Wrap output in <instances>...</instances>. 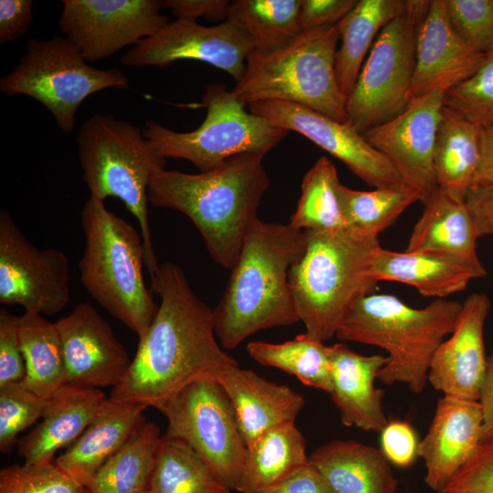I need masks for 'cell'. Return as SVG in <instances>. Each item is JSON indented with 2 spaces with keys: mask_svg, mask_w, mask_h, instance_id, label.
<instances>
[{
  "mask_svg": "<svg viewBox=\"0 0 493 493\" xmlns=\"http://www.w3.org/2000/svg\"><path fill=\"white\" fill-rule=\"evenodd\" d=\"M151 290L160 296L158 311L110 397L160 410L188 384L218 381L238 363L217 342L213 310L196 296L180 267L160 265Z\"/></svg>",
  "mask_w": 493,
  "mask_h": 493,
  "instance_id": "obj_1",
  "label": "cell"
},
{
  "mask_svg": "<svg viewBox=\"0 0 493 493\" xmlns=\"http://www.w3.org/2000/svg\"><path fill=\"white\" fill-rule=\"evenodd\" d=\"M266 155L244 153L198 173L159 169L148 188L149 203L185 215L201 234L209 255L232 269L251 225L258 218L269 178Z\"/></svg>",
  "mask_w": 493,
  "mask_h": 493,
  "instance_id": "obj_2",
  "label": "cell"
},
{
  "mask_svg": "<svg viewBox=\"0 0 493 493\" xmlns=\"http://www.w3.org/2000/svg\"><path fill=\"white\" fill-rule=\"evenodd\" d=\"M306 248L305 231L257 218L248 229L226 291L213 310L215 336L234 350L254 333L299 321L288 272Z\"/></svg>",
  "mask_w": 493,
  "mask_h": 493,
  "instance_id": "obj_3",
  "label": "cell"
},
{
  "mask_svg": "<svg viewBox=\"0 0 493 493\" xmlns=\"http://www.w3.org/2000/svg\"><path fill=\"white\" fill-rule=\"evenodd\" d=\"M306 248L288 283L306 334L320 341L336 335L353 304L373 293L370 261L379 238L359 231L305 230Z\"/></svg>",
  "mask_w": 493,
  "mask_h": 493,
  "instance_id": "obj_4",
  "label": "cell"
},
{
  "mask_svg": "<svg viewBox=\"0 0 493 493\" xmlns=\"http://www.w3.org/2000/svg\"><path fill=\"white\" fill-rule=\"evenodd\" d=\"M461 309L462 303L446 299L414 309L394 295L372 293L353 304L336 337L385 350L389 362L377 379L386 385L404 383L419 393L434 354L453 332Z\"/></svg>",
  "mask_w": 493,
  "mask_h": 493,
  "instance_id": "obj_5",
  "label": "cell"
},
{
  "mask_svg": "<svg viewBox=\"0 0 493 493\" xmlns=\"http://www.w3.org/2000/svg\"><path fill=\"white\" fill-rule=\"evenodd\" d=\"M85 245L79 263L88 293L110 315L142 338L158 311L143 278L142 236L92 195L81 210Z\"/></svg>",
  "mask_w": 493,
  "mask_h": 493,
  "instance_id": "obj_6",
  "label": "cell"
},
{
  "mask_svg": "<svg viewBox=\"0 0 493 493\" xmlns=\"http://www.w3.org/2000/svg\"><path fill=\"white\" fill-rule=\"evenodd\" d=\"M337 25L301 32L270 52L253 50L232 92L245 104L261 100L297 103L348 122L346 97L335 73Z\"/></svg>",
  "mask_w": 493,
  "mask_h": 493,
  "instance_id": "obj_7",
  "label": "cell"
},
{
  "mask_svg": "<svg viewBox=\"0 0 493 493\" xmlns=\"http://www.w3.org/2000/svg\"><path fill=\"white\" fill-rule=\"evenodd\" d=\"M78 153L90 195L104 201L117 197L136 218L153 280L160 270L152 241L148 188L152 174L165 166L144 138L142 130L111 114L96 113L79 127Z\"/></svg>",
  "mask_w": 493,
  "mask_h": 493,
  "instance_id": "obj_8",
  "label": "cell"
},
{
  "mask_svg": "<svg viewBox=\"0 0 493 493\" xmlns=\"http://www.w3.org/2000/svg\"><path fill=\"white\" fill-rule=\"evenodd\" d=\"M202 104L206 109V116L192 131L177 132L156 121H145L143 136L159 156L184 159L200 172H205L236 155H266L288 133L246 110L247 105L224 84H209Z\"/></svg>",
  "mask_w": 493,
  "mask_h": 493,
  "instance_id": "obj_9",
  "label": "cell"
},
{
  "mask_svg": "<svg viewBox=\"0 0 493 493\" xmlns=\"http://www.w3.org/2000/svg\"><path fill=\"white\" fill-rule=\"evenodd\" d=\"M19 63L0 79V90L22 94L45 106L66 134L75 129L76 114L90 95L105 89H130L127 75L118 68L90 66L79 48L65 36L29 38Z\"/></svg>",
  "mask_w": 493,
  "mask_h": 493,
  "instance_id": "obj_10",
  "label": "cell"
},
{
  "mask_svg": "<svg viewBox=\"0 0 493 493\" xmlns=\"http://www.w3.org/2000/svg\"><path fill=\"white\" fill-rule=\"evenodd\" d=\"M429 4L407 0L405 9L376 37L346 100L348 122L361 134L407 108L417 37Z\"/></svg>",
  "mask_w": 493,
  "mask_h": 493,
  "instance_id": "obj_11",
  "label": "cell"
},
{
  "mask_svg": "<svg viewBox=\"0 0 493 493\" xmlns=\"http://www.w3.org/2000/svg\"><path fill=\"white\" fill-rule=\"evenodd\" d=\"M160 411L168 420L164 435L185 442L215 477L235 490L247 447L222 384L212 379L194 382Z\"/></svg>",
  "mask_w": 493,
  "mask_h": 493,
  "instance_id": "obj_12",
  "label": "cell"
},
{
  "mask_svg": "<svg viewBox=\"0 0 493 493\" xmlns=\"http://www.w3.org/2000/svg\"><path fill=\"white\" fill-rule=\"evenodd\" d=\"M70 300L69 261L56 248L38 249L11 215L0 212V302L53 315Z\"/></svg>",
  "mask_w": 493,
  "mask_h": 493,
  "instance_id": "obj_13",
  "label": "cell"
},
{
  "mask_svg": "<svg viewBox=\"0 0 493 493\" xmlns=\"http://www.w3.org/2000/svg\"><path fill=\"white\" fill-rule=\"evenodd\" d=\"M160 0H63L60 31L88 62L137 46L170 21Z\"/></svg>",
  "mask_w": 493,
  "mask_h": 493,
  "instance_id": "obj_14",
  "label": "cell"
},
{
  "mask_svg": "<svg viewBox=\"0 0 493 493\" xmlns=\"http://www.w3.org/2000/svg\"><path fill=\"white\" fill-rule=\"evenodd\" d=\"M247 106L272 125L308 138L372 187L405 184L390 161L349 122L288 101L261 100Z\"/></svg>",
  "mask_w": 493,
  "mask_h": 493,
  "instance_id": "obj_15",
  "label": "cell"
},
{
  "mask_svg": "<svg viewBox=\"0 0 493 493\" xmlns=\"http://www.w3.org/2000/svg\"><path fill=\"white\" fill-rule=\"evenodd\" d=\"M254 47L248 36L228 21L205 26L196 21L175 19L120 58L129 67H166L194 59L227 72L238 81Z\"/></svg>",
  "mask_w": 493,
  "mask_h": 493,
  "instance_id": "obj_16",
  "label": "cell"
},
{
  "mask_svg": "<svg viewBox=\"0 0 493 493\" xmlns=\"http://www.w3.org/2000/svg\"><path fill=\"white\" fill-rule=\"evenodd\" d=\"M444 98L445 93L435 91L415 100L401 114L363 134L394 166L404 183L420 194L423 204L439 190L434 151Z\"/></svg>",
  "mask_w": 493,
  "mask_h": 493,
  "instance_id": "obj_17",
  "label": "cell"
},
{
  "mask_svg": "<svg viewBox=\"0 0 493 493\" xmlns=\"http://www.w3.org/2000/svg\"><path fill=\"white\" fill-rule=\"evenodd\" d=\"M55 324L63 345L67 384L115 388L123 381L131 360L91 303H78Z\"/></svg>",
  "mask_w": 493,
  "mask_h": 493,
  "instance_id": "obj_18",
  "label": "cell"
},
{
  "mask_svg": "<svg viewBox=\"0 0 493 493\" xmlns=\"http://www.w3.org/2000/svg\"><path fill=\"white\" fill-rule=\"evenodd\" d=\"M489 309L486 294H470L450 337L435 352L427 379L445 395L478 401L488 368L484 325Z\"/></svg>",
  "mask_w": 493,
  "mask_h": 493,
  "instance_id": "obj_19",
  "label": "cell"
},
{
  "mask_svg": "<svg viewBox=\"0 0 493 493\" xmlns=\"http://www.w3.org/2000/svg\"><path fill=\"white\" fill-rule=\"evenodd\" d=\"M486 57L472 49L455 32L445 0H430L417 37L409 103L435 91L446 93L464 82L478 69Z\"/></svg>",
  "mask_w": 493,
  "mask_h": 493,
  "instance_id": "obj_20",
  "label": "cell"
},
{
  "mask_svg": "<svg viewBox=\"0 0 493 493\" xmlns=\"http://www.w3.org/2000/svg\"><path fill=\"white\" fill-rule=\"evenodd\" d=\"M482 412L478 401L445 395L417 454L426 467L425 484L439 492L473 456L481 442Z\"/></svg>",
  "mask_w": 493,
  "mask_h": 493,
  "instance_id": "obj_21",
  "label": "cell"
},
{
  "mask_svg": "<svg viewBox=\"0 0 493 493\" xmlns=\"http://www.w3.org/2000/svg\"><path fill=\"white\" fill-rule=\"evenodd\" d=\"M369 272L375 282L389 280L407 284L425 297L438 299L463 291L471 280L487 275L479 259L425 252H396L381 246L372 255Z\"/></svg>",
  "mask_w": 493,
  "mask_h": 493,
  "instance_id": "obj_22",
  "label": "cell"
},
{
  "mask_svg": "<svg viewBox=\"0 0 493 493\" xmlns=\"http://www.w3.org/2000/svg\"><path fill=\"white\" fill-rule=\"evenodd\" d=\"M331 366L330 396L341 423L362 430L382 432L388 424L383 410L384 392L375 388L374 380L389 358L365 356L351 351L345 343L328 346Z\"/></svg>",
  "mask_w": 493,
  "mask_h": 493,
  "instance_id": "obj_23",
  "label": "cell"
},
{
  "mask_svg": "<svg viewBox=\"0 0 493 493\" xmlns=\"http://www.w3.org/2000/svg\"><path fill=\"white\" fill-rule=\"evenodd\" d=\"M218 382L232 403L246 446L272 428L295 423L305 404L303 396L288 386L238 365L226 369Z\"/></svg>",
  "mask_w": 493,
  "mask_h": 493,
  "instance_id": "obj_24",
  "label": "cell"
},
{
  "mask_svg": "<svg viewBox=\"0 0 493 493\" xmlns=\"http://www.w3.org/2000/svg\"><path fill=\"white\" fill-rule=\"evenodd\" d=\"M106 399L99 389L65 384L47 400L42 420L18 440L27 465L51 463L55 454L74 443Z\"/></svg>",
  "mask_w": 493,
  "mask_h": 493,
  "instance_id": "obj_25",
  "label": "cell"
},
{
  "mask_svg": "<svg viewBox=\"0 0 493 493\" xmlns=\"http://www.w3.org/2000/svg\"><path fill=\"white\" fill-rule=\"evenodd\" d=\"M146 408L140 404L106 398L83 433L54 463L87 487L145 420L142 413Z\"/></svg>",
  "mask_w": 493,
  "mask_h": 493,
  "instance_id": "obj_26",
  "label": "cell"
},
{
  "mask_svg": "<svg viewBox=\"0 0 493 493\" xmlns=\"http://www.w3.org/2000/svg\"><path fill=\"white\" fill-rule=\"evenodd\" d=\"M309 461L330 493H395L398 480L382 449L352 440H331Z\"/></svg>",
  "mask_w": 493,
  "mask_h": 493,
  "instance_id": "obj_27",
  "label": "cell"
},
{
  "mask_svg": "<svg viewBox=\"0 0 493 493\" xmlns=\"http://www.w3.org/2000/svg\"><path fill=\"white\" fill-rule=\"evenodd\" d=\"M423 205L425 209L413 228L405 251L479 259V236L465 201L438 190Z\"/></svg>",
  "mask_w": 493,
  "mask_h": 493,
  "instance_id": "obj_28",
  "label": "cell"
},
{
  "mask_svg": "<svg viewBox=\"0 0 493 493\" xmlns=\"http://www.w3.org/2000/svg\"><path fill=\"white\" fill-rule=\"evenodd\" d=\"M483 126L444 105L436 132L434 168L440 191L465 201L479 164Z\"/></svg>",
  "mask_w": 493,
  "mask_h": 493,
  "instance_id": "obj_29",
  "label": "cell"
},
{
  "mask_svg": "<svg viewBox=\"0 0 493 493\" xmlns=\"http://www.w3.org/2000/svg\"><path fill=\"white\" fill-rule=\"evenodd\" d=\"M235 490L260 493L290 477L309 462L306 440L295 423L272 428L246 446Z\"/></svg>",
  "mask_w": 493,
  "mask_h": 493,
  "instance_id": "obj_30",
  "label": "cell"
},
{
  "mask_svg": "<svg viewBox=\"0 0 493 493\" xmlns=\"http://www.w3.org/2000/svg\"><path fill=\"white\" fill-rule=\"evenodd\" d=\"M407 0H359L337 24L341 45L337 50L335 73L348 98L356 83L364 58L382 29L399 16Z\"/></svg>",
  "mask_w": 493,
  "mask_h": 493,
  "instance_id": "obj_31",
  "label": "cell"
},
{
  "mask_svg": "<svg viewBox=\"0 0 493 493\" xmlns=\"http://www.w3.org/2000/svg\"><path fill=\"white\" fill-rule=\"evenodd\" d=\"M18 334L26 365V375L21 383L48 399L67 384L58 330L42 314L25 311L18 316Z\"/></svg>",
  "mask_w": 493,
  "mask_h": 493,
  "instance_id": "obj_32",
  "label": "cell"
},
{
  "mask_svg": "<svg viewBox=\"0 0 493 493\" xmlns=\"http://www.w3.org/2000/svg\"><path fill=\"white\" fill-rule=\"evenodd\" d=\"M161 438L159 427L144 420L97 471L89 493H146Z\"/></svg>",
  "mask_w": 493,
  "mask_h": 493,
  "instance_id": "obj_33",
  "label": "cell"
},
{
  "mask_svg": "<svg viewBox=\"0 0 493 493\" xmlns=\"http://www.w3.org/2000/svg\"><path fill=\"white\" fill-rule=\"evenodd\" d=\"M301 0H235L226 21L244 31L255 51L277 50L300 33Z\"/></svg>",
  "mask_w": 493,
  "mask_h": 493,
  "instance_id": "obj_34",
  "label": "cell"
},
{
  "mask_svg": "<svg viewBox=\"0 0 493 493\" xmlns=\"http://www.w3.org/2000/svg\"><path fill=\"white\" fill-rule=\"evenodd\" d=\"M183 440L162 435L146 493H231Z\"/></svg>",
  "mask_w": 493,
  "mask_h": 493,
  "instance_id": "obj_35",
  "label": "cell"
},
{
  "mask_svg": "<svg viewBox=\"0 0 493 493\" xmlns=\"http://www.w3.org/2000/svg\"><path fill=\"white\" fill-rule=\"evenodd\" d=\"M246 351L259 364L292 374L308 386L329 393L332 390L328 346L306 333L282 343L251 341Z\"/></svg>",
  "mask_w": 493,
  "mask_h": 493,
  "instance_id": "obj_36",
  "label": "cell"
},
{
  "mask_svg": "<svg viewBox=\"0 0 493 493\" xmlns=\"http://www.w3.org/2000/svg\"><path fill=\"white\" fill-rule=\"evenodd\" d=\"M339 196L347 227L377 237L408 206L421 201L420 194L407 184L359 191L341 184Z\"/></svg>",
  "mask_w": 493,
  "mask_h": 493,
  "instance_id": "obj_37",
  "label": "cell"
},
{
  "mask_svg": "<svg viewBox=\"0 0 493 493\" xmlns=\"http://www.w3.org/2000/svg\"><path fill=\"white\" fill-rule=\"evenodd\" d=\"M336 167L325 156L306 173L301 194L289 224L299 230H337L348 228L339 196Z\"/></svg>",
  "mask_w": 493,
  "mask_h": 493,
  "instance_id": "obj_38",
  "label": "cell"
},
{
  "mask_svg": "<svg viewBox=\"0 0 493 493\" xmlns=\"http://www.w3.org/2000/svg\"><path fill=\"white\" fill-rule=\"evenodd\" d=\"M47 400L21 382L0 386L1 453H9L18 442L17 435L41 418Z\"/></svg>",
  "mask_w": 493,
  "mask_h": 493,
  "instance_id": "obj_39",
  "label": "cell"
},
{
  "mask_svg": "<svg viewBox=\"0 0 493 493\" xmlns=\"http://www.w3.org/2000/svg\"><path fill=\"white\" fill-rule=\"evenodd\" d=\"M444 105L481 126L493 124V53L469 79L445 93Z\"/></svg>",
  "mask_w": 493,
  "mask_h": 493,
  "instance_id": "obj_40",
  "label": "cell"
},
{
  "mask_svg": "<svg viewBox=\"0 0 493 493\" xmlns=\"http://www.w3.org/2000/svg\"><path fill=\"white\" fill-rule=\"evenodd\" d=\"M0 493H89V490L51 462L3 467Z\"/></svg>",
  "mask_w": 493,
  "mask_h": 493,
  "instance_id": "obj_41",
  "label": "cell"
},
{
  "mask_svg": "<svg viewBox=\"0 0 493 493\" xmlns=\"http://www.w3.org/2000/svg\"><path fill=\"white\" fill-rule=\"evenodd\" d=\"M455 32L472 49L493 53V0H445Z\"/></svg>",
  "mask_w": 493,
  "mask_h": 493,
  "instance_id": "obj_42",
  "label": "cell"
},
{
  "mask_svg": "<svg viewBox=\"0 0 493 493\" xmlns=\"http://www.w3.org/2000/svg\"><path fill=\"white\" fill-rule=\"evenodd\" d=\"M438 493H493V436L480 442Z\"/></svg>",
  "mask_w": 493,
  "mask_h": 493,
  "instance_id": "obj_43",
  "label": "cell"
},
{
  "mask_svg": "<svg viewBox=\"0 0 493 493\" xmlns=\"http://www.w3.org/2000/svg\"><path fill=\"white\" fill-rule=\"evenodd\" d=\"M25 360L18 334V317L0 309V386L22 382Z\"/></svg>",
  "mask_w": 493,
  "mask_h": 493,
  "instance_id": "obj_44",
  "label": "cell"
},
{
  "mask_svg": "<svg viewBox=\"0 0 493 493\" xmlns=\"http://www.w3.org/2000/svg\"><path fill=\"white\" fill-rule=\"evenodd\" d=\"M382 451L399 467H410L418 456L419 442L413 427L405 422L392 421L381 432Z\"/></svg>",
  "mask_w": 493,
  "mask_h": 493,
  "instance_id": "obj_45",
  "label": "cell"
},
{
  "mask_svg": "<svg viewBox=\"0 0 493 493\" xmlns=\"http://www.w3.org/2000/svg\"><path fill=\"white\" fill-rule=\"evenodd\" d=\"M357 0H301L299 23L301 32L337 25Z\"/></svg>",
  "mask_w": 493,
  "mask_h": 493,
  "instance_id": "obj_46",
  "label": "cell"
},
{
  "mask_svg": "<svg viewBox=\"0 0 493 493\" xmlns=\"http://www.w3.org/2000/svg\"><path fill=\"white\" fill-rule=\"evenodd\" d=\"M33 1H0V43L8 44L20 39L33 21Z\"/></svg>",
  "mask_w": 493,
  "mask_h": 493,
  "instance_id": "obj_47",
  "label": "cell"
},
{
  "mask_svg": "<svg viewBox=\"0 0 493 493\" xmlns=\"http://www.w3.org/2000/svg\"><path fill=\"white\" fill-rule=\"evenodd\" d=\"M163 3V8L170 9L176 19L194 21L205 17L212 22H225L230 6L228 0H164Z\"/></svg>",
  "mask_w": 493,
  "mask_h": 493,
  "instance_id": "obj_48",
  "label": "cell"
},
{
  "mask_svg": "<svg viewBox=\"0 0 493 493\" xmlns=\"http://www.w3.org/2000/svg\"><path fill=\"white\" fill-rule=\"evenodd\" d=\"M465 203L474 219L478 236H493V186L470 188Z\"/></svg>",
  "mask_w": 493,
  "mask_h": 493,
  "instance_id": "obj_49",
  "label": "cell"
},
{
  "mask_svg": "<svg viewBox=\"0 0 493 493\" xmlns=\"http://www.w3.org/2000/svg\"><path fill=\"white\" fill-rule=\"evenodd\" d=\"M260 493H330L321 476L309 461L282 482Z\"/></svg>",
  "mask_w": 493,
  "mask_h": 493,
  "instance_id": "obj_50",
  "label": "cell"
},
{
  "mask_svg": "<svg viewBox=\"0 0 493 493\" xmlns=\"http://www.w3.org/2000/svg\"><path fill=\"white\" fill-rule=\"evenodd\" d=\"M493 186V124L483 126L482 150L471 188Z\"/></svg>",
  "mask_w": 493,
  "mask_h": 493,
  "instance_id": "obj_51",
  "label": "cell"
},
{
  "mask_svg": "<svg viewBox=\"0 0 493 493\" xmlns=\"http://www.w3.org/2000/svg\"><path fill=\"white\" fill-rule=\"evenodd\" d=\"M478 403L482 412L481 441L493 436V358L488 357V368Z\"/></svg>",
  "mask_w": 493,
  "mask_h": 493,
  "instance_id": "obj_52",
  "label": "cell"
},
{
  "mask_svg": "<svg viewBox=\"0 0 493 493\" xmlns=\"http://www.w3.org/2000/svg\"><path fill=\"white\" fill-rule=\"evenodd\" d=\"M490 357L493 358V345H492V351H491V354H490Z\"/></svg>",
  "mask_w": 493,
  "mask_h": 493,
  "instance_id": "obj_53",
  "label": "cell"
}]
</instances>
